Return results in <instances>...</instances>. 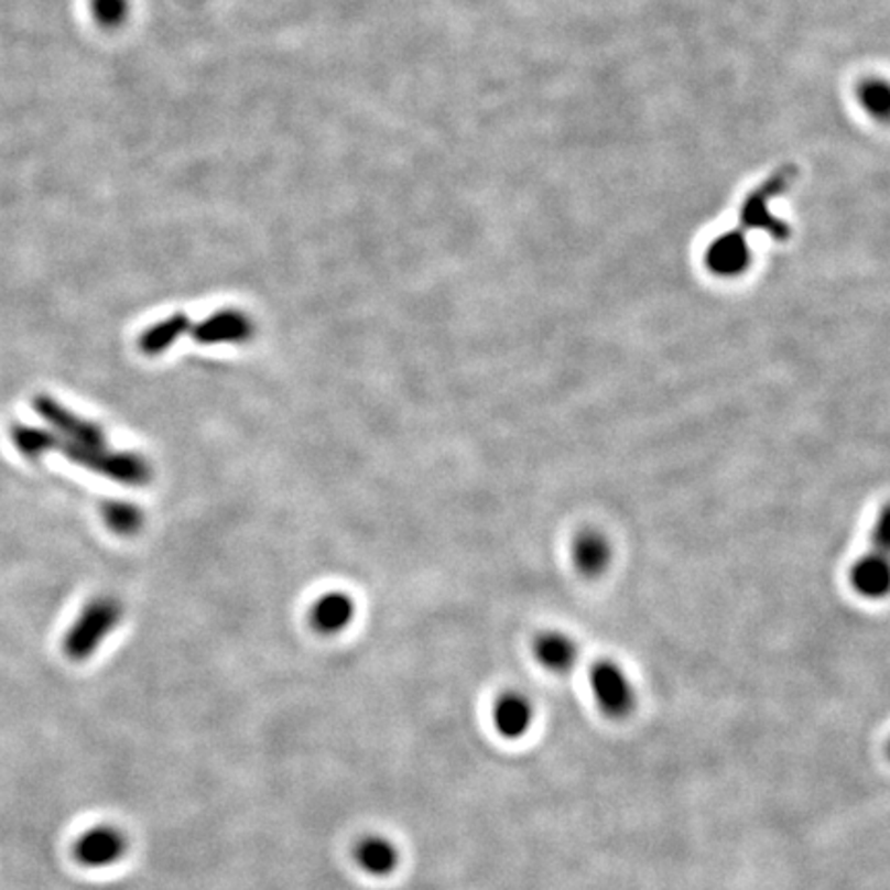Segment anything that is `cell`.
Returning <instances> with one entry per match:
<instances>
[{
	"instance_id": "obj_1",
	"label": "cell",
	"mask_w": 890,
	"mask_h": 890,
	"mask_svg": "<svg viewBox=\"0 0 890 890\" xmlns=\"http://www.w3.org/2000/svg\"><path fill=\"white\" fill-rule=\"evenodd\" d=\"M120 615V606L110 600H99L87 606L70 627L68 636L64 637V653L75 662H85L118 627Z\"/></svg>"
},
{
	"instance_id": "obj_2",
	"label": "cell",
	"mask_w": 890,
	"mask_h": 890,
	"mask_svg": "<svg viewBox=\"0 0 890 890\" xmlns=\"http://www.w3.org/2000/svg\"><path fill=\"white\" fill-rule=\"evenodd\" d=\"M591 695L610 719H622L636 707V688L625 670L612 660H600L589 668Z\"/></svg>"
},
{
	"instance_id": "obj_3",
	"label": "cell",
	"mask_w": 890,
	"mask_h": 890,
	"mask_svg": "<svg viewBox=\"0 0 890 890\" xmlns=\"http://www.w3.org/2000/svg\"><path fill=\"white\" fill-rule=\"evenodd\" d=\"M794 175V167L785 165V167L779 170L778 174L771 175L759 191L752 192L748 196L745 207L740 210V227L738 229L745 231V234H747L748 229H763L764 234H769L771 238H785L788 227L773 217V213L769 210V203L792 184Z\"/></svg>"
},
{
	"instance_id": "obj_4",
	"label": "cell",
	"mask_w": 890,
	"mask_h": 890,
	"mask_svg": "<svg viewBox=\"0 0 890 890\" xmlns=\"http://www.w3.org/2000/svg\"><path fill=\"white\" fill-rule=\"evenodd\" d=\"M130 842L128 835L116 825H97L80 835L73 854L80 866L89 870H104L127 858Z\"/></svg>"
},
{
	"instance_id": "obj_5",
	"label": "cell",
	"mask_w": 890,
	"mask_h": 890,
	"mask_svg": "<svg viewBox=\"0 0 890 890\" xmlns=\"http://www.w3.org/2000/svg\"><path fill=\"white\" fill-rule=\"evenodd\" d=\"M707 269L717 276H738L747 271L750 264V248L747 234L740 229H731L707 248L705 254Z\"/></svg>"
},
{
	"instance_id": "obj_6",
	"label": "cell",
	"mask_w": 890,
	"mask_h": 890,
	"mask_svg": "<svg viewBox=\"0 0 890 890\" xmlns=\"http://www.w3.org/2000/svg\"><path fill=\"white\" fill-rule=\"evenodd\" d=\"M532 721L534 707L522 693L508 691L495 701L493 726L499 736L508 740H520L532 728Z\"/></svg>"
},
{
	"instance_id": "obj_7",
	"label": "cell",
	"mask_w": 890,
	"mask_h": 890,
	"mask_svg": "<svg viewBox=\"0 0 890 890\" xmlns=\"http://www.w3.org/2000/svg\"><path fill=\"white\" fill-rule=\"evenodd\" d=\"M352 858L367 876L386 878L397 872L400 866V849L397 843L386 835H366L355 845Z\"/></svg>"
},
{
	"instance_id": "obj_8",
	"label": "cell",
	"mask_w": 890,
	"mask_h": 890,
	"mask_svg": "<svg viewBox=\"0 0 890 890\" xmlns=\"http://www.w3.org/2000/svg\"><path fill=\"white\" fill-rule=\"evenodd\" d=\"M572 561L582 575L596 577L608 569L612 561V546L603 532L584 530L573 539Z\"/></svg>"
},
{
	"instance_id": "obj_9",
	"label": "cell",
	"mask_w": 890,
	"mask_h": 890,
	"mask_svg": "<svg viewBox=\"0 0 890 890\" xmlns=\"http://www.w3.org/2000/svg\"><path fill=\"white\" fill-rule=\"evenodd\" d=\"M849 582L864 598H884L889 591V563L884 553L861 556L849 573Z\"/></svg>"
},
{
	"instance_id": "obj_10",
	"label": "cell",
	"mask_w": 890,
	"mask_h": 890,
	"mask_svg": "<svg viewBox=\"0 0 890 890\" xmlns=\"http://www.w3.org/2000/svg\"><path fill=\"white\" fill-rule=\"evenodd\" d=\"M534 655L541 666L551 672H567L572 670L579 650L572 637L558 631H546L536 637L534 641Z\"/></svg>"
},
{
	"instance_id": "obj_11",
	"label": "cell",
	"mask_w": 890,
	"mask_h": 890,
	"mask_svg": "<svg viewBox=\"0 0 890 890\" xmlns=\"http://www.w3.org/2000/svg\"><path fill=\"white\" fill-rule=\"evenodd\" d=\"M352 615H355V606L350 603L349 596L334 591V594L324 596L312 608V625L319 633L334 636L349 627Z\"/></svg>"
},
{
	"instance_id": "obj_12",
	"label": "cell",
	"mask_w": 890,
	"mask_h": 890,
	"mask_svg": "<svg viewBox=\"0 0 890 890\" xmlns=\"http://www.w3.org/2000/svg\"><path fill=\"white\" fill-rule=\"evenodd\" d=\"M250 334V322L239 316V312H225L223 316L208 319L203 326V340H239Z\"/></svg>"
},
{
	"instance_id": "obj_13",
	"label": "cell",
	"mask_w": 890,
	"mask_h": 890,
	"mask_svg": "<svg viewBox=\"0 0 890 890\" xmlns=\"http://www.w3.org/2000/svg\"><path fill=\"white\" fill-rule=\"evenodd\" d=\"M89 9L97 25L106 30H118L127 23L130 0H89Z\"/></svg>"
},
{
	"instance_id": "obj_14",
	"label": "cell",
	"mask_w": 890,
	"mask_h": 890,
	"mask_svg": "<svg viewBox=\"0 0 890 890\" xmlns=\"http://www.w3.org/2000/svg\"><path fill=\"white\" fill-rule=\"evenodd\" d=\"M861 104L868 108L876 118H884L889 113V87L882 80H868L861 91Z\"/></svg>"
},
{
	"instance_id": "obj_15",
	"label": "cell",
	"mask_w": 890,
	"mask_h": 890,
	"mask_svg": "<svg viewBox=\"0 0 890 890\" xmlns=\"http://www.w3.org/2000/svg\"><path fill=\"white\" fill-rule=\"evenodd\" d=\"M13 442L17 447L28 454V456H40L52 447V437L44 431L32 430V427H15L13 430Z\"/></svg>"
},
{
	"instance_id": "obj_16",
	"label": "cell",
	"mask_w": 890,
	"mask_h": 890,
	"mask_svg": "<svg viewBox=\"0 0 890 890\" xmlns=\"http://www.w3.org/2000/svg\"><path fill=\"white\" fill-rule=\"evenodd\" d=\"M184 324H186V319L174 318L170 319V322H165V324H161L155 330L146 333V336L143 338L144 350L155 352V350L165 349V345H170V343L174 340L175 334L180 333V328H182Z\"/></svg>"
}]
</instances>
